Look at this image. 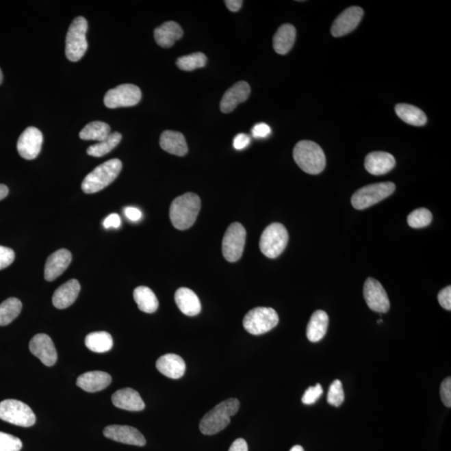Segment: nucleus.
<instances>
[{
    "label": "nucleus",
    "mask_w": 451,
    "mask_h": 451,
    "mask_svg": "<svg viewBox=\"0 0 451 451\" xmlns=\"http://www.w3.org/2000/svg\"><path fill=\"white\" fill-rule=\"evenodd\" d=\"M396 159L385 151H374L367 155L365 161L368 172L374 176L385 175L396 166Z\"/></svg>",
    "instance_id": "nucleus-19"
},
{
    "label": "nucleus",
    "mask_w": 451,
    "mask_h": 451,
    "mask_svg": "<svg viewBox=\"0 0 451 451\" xmlns=\"http://www.w3.org/2000/svg\"><path fill=\"white\" fill-rule=\"evenodd\" d=\"M29 348L30 352L39 358L44 365L51 367L56 363L58 355L50 336L44 333L34 336L30 340Z\"/></svg>",
    "instance_id": "nucleus-14"
},
{
    "label": "nucleus",
    "mask_w": 451,
    "mask_h": 451,
    "mask_svg": "<svg viewBox=\"0 0 451 451\" xmlns=\"http://www.w3.org/2000/svg\"><path fill=\"white\" fill-rule=\"evenodd\" d=\"M240 403L237 399L222 401L204 415L200 423V430L203 435H214L229 426L231 417L237 414Z\"/></svg>",
    "instance_id": "nucleus-2"
},
{
    "label": "nucleus",
    "mask_w": 451,
    "mask_h": 451,
    "mask_svg": "<svg viewBox=\"0 0 451 451\" xmlns=\"http://www.w3.org/2000/svg\"><path fill=\"white\" fill-rule=\"evenodd\" d=\"M323 388L320 384H317L315 386H311L306 390L305 395L302 398V402L305 404H313L320 399L323 395Z\"/></svg>",
    "instance_id": "nucleus-39"
},
{
    "label": "nucleus",
    "mask_w": 451,
    "mask_h": 451,
    "mask_svg": "<svg viewBox=\"0 0 451 451\" xmlns=\"http://www.w3.org/2000/svg\"><path fill=\"white\" fill-rule=\"evenodd\" d=\"M438 301L439 305L443 309L450 311L451 310V287L448 286L445 287L439 292L438 294Z\"/></svg>",
    "instance_id": "nucleus-42"
},
{
    "label": "nucleus",
    "mask_w": 451,
    "mask_h": 451,
    "mask_svg": "<svg viewBox=\"0 0 451 451\" xmlns=\"http://www.w3.org/2000/svg\"><path fill=\"white\" fill-rule=\"evenodd\" d=\"M121 139H123V136L119 132H113L104 141L90 146L87 149V154L94 157H103V155H107L113 149H115L119 145Z\"/></svg>",
    "instance_id": "nucleus-33"
},
{
    "label": "nucleus",
    "mask_w": 451,
    "mask_h": 451,
    "mask_svg": "<svg viewBox=\"0 0 451 451\" xmlns=\"http://www.w3.org/2000/svg\"><path fill=\"white\" fill-rule=\"evenodd\" d=\"M441 398L446 407H451V378H446L441 385Z\"/></svg>",
    "instance_id": "nucleus-41"
},
{
    "label": "nucleus",
    "mask_w": 451,
    "mask_h": 451,
    "mask_svg": "<svg viewBox=\"0 0 451 451\" xmlns=\"http://www.w3.org/2000/svg\"><path fill=\"white\" fill-rule=\"evenodd\" d=\"M175 301L178 309L187 316H196L202 310L198 295L188 287H181L175 294Z\"/></svg>",
    "instance_id": "nucleus-25"
},
{
    "label": "nucleus",
    "mask_w": 451,
    "mask_h": 451,
    "mask_svg": "<svg viewBox=\"0 0 451 451\" xmlns=\"http://www.w3.org/2000/svg\"><path fill=\"white\" fill-rule=\"evenodd\" d=\"M157 369L165 376L172 378V380H178L185 374V363L181 356L168 354L157 359Z\"/></svg>",
    "instance_id": "nucleus-22"
},
{
    "label": "nucleus",
    "mask_w": 451,
    "mask_h": 451,
    "mask_svg": "<svg viewBox=\"0 0 451 451\" xmlns=\"http://www.w3.org/2000/svg\"><path fill=\"white\" fill-rule=\"evenodd\" d=\"M111 375L102 371H92L79 376L77 385L86 392L94 393L107 388L111 385Z\"/></svg>",
    "instance_id": "nucleus-23"
},
{
    "label": "nucleus",
    "mask_w": 451,
    "mask_h": 451,
    "mask_svg": "<svg viewBox=\"0 0 451 451\" xmlns=\"http://www.w3.org/2000/svg\"><path fill=\"white\" fill-rule=\"evenodd\" d=\"M328 403L333 407H339L344 400V392L342 383L335 380L332 383L328 393Z\"/></svg>",
    "instance_id": "nucleus-37"
},
{
    "label": "nucleus",
    "mask_w": 451,
    "mask_h": 451,
    "mask_svg": "<svg viewBox=\"0 0 451 451\" xmlns=\"http://www.w3.org/2000/svg\"><path fill=\"white\" fill-rule=\"evenodd\" d=\"M201 209V199L195 193L188 192L174 199L170 207V219L178 230H187L194 224Z\"/></svg>",
    "instance_id": "nucleus-1"
},
{
    "label": "nucleus",
    "mask_w": 451,
    "mask_h": 451,
    "mask_svg": "<svg viewBox=\"0 0 451 451\" xmlns=\"http://www.w3.org/2000/svg\"><path fill=\"white\" fill-rule=\"evenodd\" d=\"M431 221V212L426 208H419L413 211L407 218L408 224L413 229H422L429 225Z\"/></svg>",
    "instance_id": "nucleus-36"
},
{
    "label": "nucleus",
    "mask_w": 451,
    "mask_h": 451,
    "mask_svg": "<svg viewBox=\"0 0 451 451\" xmlns=\"http://www.w3.org/2000/svg\"><path fill=\"white\" fill-rule=\"evenodd\" d=\"M229 451H248V443L244 439H237L231 446Z\"/></svg>",
    "instance_id": "nucleus-47"
},
{
    "label": "nucleus",
    "mask_w": 451,
    "mask_h": 451,
    "mask_svg": "<svg viewBox=\"0 0 451 451\" xmlns=\"http://www.w3.org/2000/svg\"><path fill=\"white\" fill-rule=\"evenodd\" d=\"M3 81V73L1 69H0V85L2 84Z\"/></svg>",
    "instance_id": "nucleus-51"
},
{
    "label": "nucleus",
    "mask_w": 451,
    "mask_h": 451,
    "mask_svg": "<svg viewBox=\"0 0 451 451\" xmlns=\"http://www.w3.org/2000/svg\"><path fill=\"white\" fill-rule=\"evenodd\" d=\"M43 134L39 129L30 127L25 129L17 142V150L22 158L33 160L38 157L42 147Z\"/></svg>",
    "instance_id": "nucleus-13"
},
{
    "label": "nucleus",
    "mask_w": 451,
    "mask_h": 451,
    "mask_svg": "<svg viewBox=\"0 0 451 451\" xmlns=\"http://www.w3.org/2000/svg\"><path fill=\"white\" fill-rule=\"evenodd\" d=\"M396 112L402 120L411 126L422 127L427 123L426 114L415 105L398 104Z\"/></svg>",
    "instance_id": "nucleus-30"
},
{
    "label": "nucleus",
    "mask_w": 451,
    "mask_h": 451,
    "mask_svg": "<svg viewBox=\"0 0 451 451\" xmlns=\"http://www.w3.org/2000/svg\"><path fill=\"white\" fill-rule=\"evenodd\" d=\"M15 254L12 249L0 246V270L5 269L14 261Z\"/></svg>",
    "instance_id": "nucleus-40"
},
{
    "label": "nucleus",
    "mask_w": 451,
    "mask_h": 451,
    "mask_svg": "<svg viewBox=\"0 0 451 451\" xmlns=\"http://www.w3.org/2000/svg\"><path fill=\"white\" fill-rule=\"evenodd\" d=\"M247 233L244 227L234 222L229 227L223 237L222 254L227 261L235 263L240 260L244 253Z\"/></svg>",
    "instance_id": "nucleus-10"
},
{
    "label": "nucleus",
    "mask_w": 451,
    "mask_h": 451,
    "mask_svg": "<svg viewBox=\"0 0 451 451\" xmlns=\"http://www.w3.org/2000/svg\"><path fill=\"white\" fill-rule=\"evenodd\" d=\"M289 451H305L301 446H294Z\"/></svg>",
    "instance_id": "nucleus-50"
},
{
    "label": "nucleus",
    "mask_w": 451,
    "mask_h": 451,
    "mask_svg": "<svg viewBox=\"0 0 451 451\" xmlns=\"http://www.w3.org/2000/svg\"><path fill=\"white\" fill-rule=\"evenodd\" d=\"M8 194H9V188L5 185L0 184V201L5 199Z\"/></svg>",
    "instance_id": "nucleus-49"
},
{
    "label": "nucleus",
    "mask_w": 451,
    "mask_h": 451,
    "mask_svg": "<svg viewBox=\"0 0 451 451\" xmlns=\"http://www.w3.org/2000/svg\"><path fill=\"white\" fill-rule=\"evenodd\" d=\"M382 323H383V320H378V324H382Z\"/></svg>",
    "instance_id": "nucleus-52"
},
{
    "label": "nucleus",
    "mask_w": 451,
    "mask_h": 451,
    "mask_svg": "<svg viewBox=\"0 0 451 451\" xmlns=\"http://www.w3.org/2000/svg\"><path fill=\"white\" fill-rule=\"evenodd\" d=\"M111 135V127L102 121H92L82 129L79 132V138L85 141L102 142Z\"/></svg>",
    "instance_id": "nucleus-32"
},
{
    "label": "nucleus",
    "mask_w": 451,
    "mask_h": 451,
    "mask_svg": "<svg viewBox=\"0 0 451 451\" xmlns=\"http://www.w3.org/2000/svg\"><path fill=\"white\" fill-rule=\"evenodd\" d=\"M141 99L142 92L138 86L123 84L108 90L104 98V103L109 109L130 107L138 105Z\"/></svg>",
    "instance_id": "nucleus-11"
},
{
    "label": "nucleus",
    "mask_w": 451,
    "mask_h": 451,
    "mask_svg": "<svg viewBox=\"0 0 451 451\" xmlns=\"http://www.w3.org/2000/svg\"><path fill=\"white\" fill-rule=\"evenodd\" d=\"M134 300L140 310L146 313H153L157 310L159 302L154 292L149 287L140 286L134 290Z\"/></svg>",
    "instance_id": "nucleus-29"
},
{
    "label": "nucleus",
    "mask_w": 451,
    "mask_h": 451,
    "mask_svg": "<svg viewBox=\"0 0 451 451\" xmlns=\"http://www.w3.org/2000/svg\"><path fill=\"white\" fill-rule=\"evenodd\" d=\"M79 291L81 284L77 280H69L55 290L52 298L53 305L59 309H67L77 300Z\"/></svg>",
    "instance_id": "nucleus-20"
},
{
    "label": "nucleus",
    "mask_w": 451,
    "mask_h": 451,
    "mask_svg": "<svg viewBox=\"0 0 451 451\" xmlns=\"http://www.w3.org/2000/svg\"><path fill=\"white\" fill-rule=\"evenodd\" d=\"M88 23L84 17L79 16L71 23L66 35V55L72 62H77L85 55L88 48L86 32Z\"/></svg>",
    "instance_id": "nucleus-5"
},
{
    "label": "nucleus",
    "mask_w": 451,
    "mask_h": 451,
    "mask_svg": "<svg viewBox=\"0 0 451 451\" xmlns=\"http://www.w3.org/2000/svg\"><path fill=\"white\" fill-rule=\"evenodd\" d=\"M251 140L248 135L241 133L235 136L233 140V146L236 150H244L247 147Z\"/></svg>",
    "instance_id": "nucleus-44"
},
{
    "label": "nucleus",
    "mask_w": 451,
    "mask_h": 451,
    "mask_svg": "<svg viewBox=\"0 0 451 451\" xmlns=\"http://www.w3.org/2000/svg\"><path fill=\"white\" fill-rule=\"evenodd\" d=\"M22 310V302L16 298H10L0 305V326L12 323Z\"/></svg>",
    "instance_id": "nucleus-34"
},
{
    "label": "nucleus",
    "mask_w": 451,
    "mask_h": 451,
    "mask_svg": "<svg viewBox=\"0 0 451 451\" xmlns=\"http://www.w3.org/2000/svg\"><path fill=\"white\" fill-rule=\"evenodd\" d=\"M0 419L21 427H30L36 422L35 413L29 405L16 400H5L0 403Z\"/></svg>",
    "instance_id": "nucleus-9"
},
{
    "label": "nucleus",
    "mask_w": 451,
    "mask_h": 451,
    "mask_svg": "<svg viewBox=\"0 0 451 451\" xmlns=\"http://www.w3.org/2000/svg\"><path fill=\"white\" fill-rule=\"evenodd\" d=\"M116 407L129 411H142L145 409L141 396L135 389L126 388L116 391L112 398Z\"/></svg>",
    "instance_id": "nucleus-21"
},
{
    "label": "nucleus",
    "mask_w": 451,
    "mask_h": 451,
    "mask_svg": "<svg viewBox=\"0 0 451 451\" xmlns=\"http://www.w3.org/2000/svg\"><path fill=\"white\" fill-rule=\"evenodd\" d=\"M396 190L393 183H381L365 185L352 195L351 203L357 210L366 209L392 195Z\"/></svg>",
    "instance_id": "nucleus-7"
},
{
    "label": "nucleus",
    "mask_w": 451,
    "mask_h": 451,
    "mask_svg": "<svg viewBox=\"0 0 451 451\" xmlns=\"http://www.w3.org/2000/svg\"><path fill=\"white\" fill-rule=\"evenodd\" d=\"M271 133V128L265 123H259L253 127L252 134L254 138H265Z\"/></svg>",
    "instance_id": "nucleus-43"
},
{
    "label": "nucleus",
    "mask_w": 451,
    "mask_h": 451,
    "mask_svg": "<svg viewBox=\"0 0 451 451\" xmlns=\"http://www.w3.org/2000/svg\"><path fill=\"white\" fill-rule=\"evenodd\" d=\"M328 326V314L323 310H317L311 316L307 326V338L310 342L316 343L324 339Z\"/></svg>",
    "instance_id": "nucleus-27"
},
{
    "label": "nucleus",
    "mask_w": 451,
    "mask_h": 451,
    "mask_svg": "<svg viewBox=\"0 0 451 451\" xmlns=\"http://www.w3.org/2000/svg\"><path fill=\"white\" fill-rule=\"evenodd\" d=\"M207 60V56L203 53H193V54L178 58L177 66L181 70L192 71L206 66Z\"/></svg>",
    "instance_id": "nucleus-35"
},
{
    "label": "nucleus",
    "mask_w": 451,
    "mask_h": 451,
    "mask_svg": "<svg viewBox=\"0 0 451 451\" xmlns=\"http://www.w3.org/2000/svg\"><path fill=\"white\" fill-rule=\"evenodd\" d=\"M296 39V29L290 24H284L274 37V49L279 55H286L293 48Z\"/></svg>",
    "instance_id": "nucleus-28"
},
{
    "label": "nucleus",
    "mask_w": 451,
    "mask_h": 451,
    "mask_svg": "<svg viewBox=\"0 0 451 451\" xmlns=\"http://www.w3.org/2000/svg\"><path fill=\"white\" fill-rule=\"evenodd\" d=\"M85 344L90 351L102 354L112 350L113 339L107 332H93L86 337Z\"/></svg>",
    "instance_id": "nucleus-31"
},
{
    "label": "nucleus",
    "mask_w": 451,
    "mask_h": 451,
    "mask_svg": "<svg viewBox=\"0 0 451 451\" xmlns=\"http://www.w3.org/2000/svg\"><path fill=\"white\" fill-rule=\"evenodd\" d=\"M225 3L227 9L230 11H232V12H237V11L241 9L244 1H242V0H227Z\"/></svg>",
    "instance_id": "nucleus-48"
},
{
    "label": "nucleus",
    "mask_w": 451,
    "mask_h": 451,
    "mask_svg": "<svg viewBox=\"0 0 451 451\" xmlns=\"http://www.w3.org/2000/svg\"><path fill=\"white\" fill-rule=\"evenodd\" d=\"M294 158L299 168L311 175H317L325 168L326 157L324 151L313 142H298L294 149Z\"/></svg>",
    "instance_id": "nucleus-3"
},
{
    "label": "nucleus",
    "mask_w": 451,
    "mask_h": 451,
    "mask_svg": "<svg viewBox=\"0 0 451 451\" xmlns=\"http://www.w3.org/2000/svg\"><path fill=\"white\" fill-rule=\"evenodd\" d=\"M251 88L247 82L240 81L227 90L223 94L220 108L223 113H230L236 109L237 106L248 99Z\"/></svg>",
    "instance_id": "nucleus-18"
},
{
    "label": "nucleus",
    "mask_w": 451,
    "mask_h": 451,
    "mask_svg": "<svg viewBox=\"0 0 451 451\" xmlns=\"http://www.w3.org/2000/svg\"><path fill=\"white\" fill-rule=\"evenodd\" d=\"M183 36V29L174 21L164 23L154 31L155 42L159 47L166 49L173 47L176 41L181 39Z\"/></svg>",
    "instance_id": "nucleus-24"
},
{
    "label": "nucleus",
    "mask_w": 451,
    "mask_h": 451,
    "mask_svg": "<svg viewBox=\"0 0 451 451\" xmlns=\"http://www.w3.org/2000/svg\"><path fill=\"white\" fill-rule=\"evenodd\" d=\"M22 446L20 439L0 431V451H20Z\"/></svg>",
    "instance_id": "nucleus-38"
},
{
    "label": "nucleus",
    "mask_w": 451,
    "mask_h": 451,
    "mask_svg": "<svg viewBox=\"0 0 451 451\" xmlns=\"http://www.w3.org/2000/svg\"><path fill=\"white\" fill-rule=\"evenodd\" d=\"M289 242V233L281 223H272L261 234L259 247L261 252L268 259L281 255Z\"/></svg>",
    "instance_id": "nucleus-6"
},
{
    "label": "nucleus",
    "mask_w": 451,
    "mask_h": 451,
    "mask_svg": "<svg viewBox=\"0 0 451 451\" xmlns=\"http://www.w3.org/2000/svg\"><path fill=\"white\" fill-rule=\"evenodd\" d=\"M279 322V317L274 309L257 307L246 314L244 327L251 335H261L274 328Z\"/></svg>",
    "instance_id": "nucleus-8"
},
{
    "label": "nucleus",
    "mask_w": 451,
    "mask_h": 451,
    "mask_svg": "<svg viewBox=\"0 0 451 451\" xmlns=\"http://www.w3.org/2000/svg\"><path fill=\"white\" fill-rule=\"evenodd\" d=\"M123 163L119 159H112L98 166L83 181L81 188L87 194L96 193L113 183L119 176Z\"/></svg>",
    "instance_id": "nucleus-4"
},
{
    "label": "nucleus",
    "mask_w": 451,
    "mask_h": 451,
    "mask_svg": "<svg viewBox=\"0 0 451 451\" xmlns=\"http://www.w3.org/2000/svg\"><path fill=\"white\" fill-rule=\"evenodd\" d=\"M363 297L368 307L374 312L385 313L389 310L390 302L387 293L376 279H367L363 285Z\"/></svg>",
    "instance_id": "nucleus-12"
},
{
    "label": "nucleus",
    "mask_w": 451,
    "mask_h": 451,
    "mask_svg": "<svg viewBox=\"0 0 451 451\" xmlns=\"http://www.w3.org/2000/svg\"><path fill=\"white\" fill-rule=\"evenodd\" d=\"M160 145L166 153L178 157H184L188 153L187 142L181 132L165 131L161 136Z\"/></svg>",
    "instance_id": "nucleus-26"
},
{
    "label": "nucleus",
    "mask_w": 451,
    "mask_h": 451,
    "mask_svg": "<svg viewBox=\"0 0 451 451\" xmlns=\"http://www.w3.org/2000/svg\"><path fill=\"white\" fill-rule=\"evenodd\" d=\"M363 10L360 7L352 6L341 13L332 25L333 36L342 37L355 30L361 21Z\"/></svg>",
    "instance_id": "nucleus-15"
},
{
    "label": "nucleus",
    "mask_w": 451,
    "mask_h": 451,
    "mask_svg": "<svg viewBox=\"0 0 451 451\" xmlns=\"http://www.w3.org/2000/svg\"><path fill=\"white\" fill-rule=\"evenodd\" d=\"M120 223V216L116 214H113L108 216V217L105 219L103 225L106 229H112H112H119Z\"/></svg>",
    "instance_id": "nucleus-45"
},
{
    "label": "nucleus",
    "mask_w": 451,
    "mask_h": 451,
    "mask_svg": "<svg viewBox=\"0 0 451 451\" xmlns=\"http://www.w3.org/2000/svg\"><path fill=\"white\" fill-rule=\"evenodd\" d=\"M125 215L132 222H138L142 217V211L138 209V208L132 207L125 208Z\"/></svg>",
    "instance_id": "nucleus-46"
},
{
    "label": "nucleus",
    "mask_w": 451,
    "mask_h": 451,
    "mask_svg": "<svg viewBox=\"0 0 451 451\" xmlns=\"http://www.w3.org/2000/svg\"><path fill=\"white\" fill-rule=\"evenodd\" d=\"M72 261L71 253L67 249H60L48 257L44 267V279L47 281H54L64 274Z\"/></svg>",
    "instance_id": "nucleus-17"
},
{
    "label": "nucleus",
    "mask_w": 451,
    "mask_h": 451,
    "mask_svg": "<svg viewBox=\"0 0 451 451\" xmlns=\"http://www.w3.org/2000/svg\"><path fill=\"white\" fill-rule=\"evenodd\" d=\"M103 433L106 438L123 444L136 446H144L146 444L145 437L134 427L114 424L105 427Z\"/></svg>",
    "instance_id": "nucleus-16"
}]
</instances>
